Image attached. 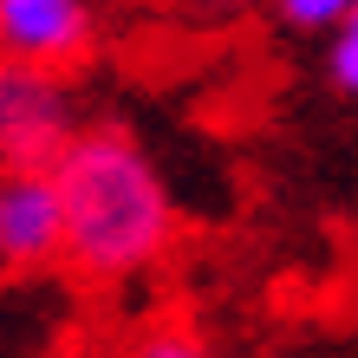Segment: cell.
Returning a JSON list of instances; mask_svg holds the SVG:
<instances>
[{"mask_svg":"<svg viewBox=\"0 0 358 358\" xmlns=\"http://www.w3.org/2000/svg\"><path fill=\"white\" fill-rule=\"evenodd\" d=\"M52 176L66 202V267L78 280H137L176 248V202L131 131H72Z\"/></svg>","mask_w":358,"mask_h":358,"instance_id":"1","label":"cell"},{"mask_svg":"<svg viewBox=\"0 0 358 358\" xmlns=\"http://www.w3.org/2000/svg\"><path fill=\"white\" fill-rule=\"evenodd\" d=\"M72 85L52 66L0 59V170H52L72 143Z\"/></svg>","mask_w":358,"mask_h":358,"instance_id":"2","label":"cell"},{"mask_svg":"<svg viewBox=\"0 0 358 358\" xmlns=\"http://www.w3.org/2000/svg\"><path fill=\"white\" fill-rule=\"evenodd\" d=\"M66 261V202L52 170H0V267L39 273Z\"/></svg>","mask_w":358,"mask_h":358,"instance_id":"3","label":"cell"},{"mask_svg":"<svg viewBox=\"0 0 358 358\" xmlns=\"http://www.w3.org/2000/svg\"><path fill=\"white\" fill-rule=\"evenodd\" d=\"M92 46V7L85 0H0V59L66 72Z\"/></svg>","mask_w":358,"mask_h":358,"instance_id":"4","label":"cell"},{"mask_svg":"<svg viewBox=\"0 0 358 358\" xmlns=\"http://www.w3.org/2000/svg\"><path fill=\"white\" fill-rule=\"evenodd\" d=\"M131 358H215L189 326H157V332H143L137 339V352Z\"/></svg>","mask_w":358,"mask_h":358,"instance_id":"5","label":"cell"},{"mask_svg":"<svg viewBox=\"0 0 358 358\" xmlns=\"http://www.w3.org/2000/svg\"><path fill=\"white\" fill-rule=\"evenodd\" d=\"M326 66H332V85L358 98V0H352V13L339 20V39H332V59H326Z\"/></svg>","mask_w":358,"mask_h":358,"instance_id":"6","label":"cell"},{"mask_svg":"<svg viewBox=\"0 0 358 358\" xmlns=\"http://www.w3.org/2000/svg\"><path fill=\"white\" fill-rule=\"evenodd\" d=\"M352 13V0H280V20L300 33H320V27H339Z\"/></svg>","mask_w":358,"mask_h":358,"instance_id":"7","label":"cell"}]
</instances>
